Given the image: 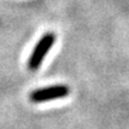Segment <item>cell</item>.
I'll list each match as a JSON object with an SVG mask.
<instances>
[{"label": "cell", "mask_w": 129, "mask_h": 129, "mask_svg": "<svg viewBox=\"0 0 129 129\" xmlns=\"http://www.w3.org/2000/svg\"><path fill=\"white\" fill-rule=\"evenodd\" d=\"M69 94V87L66 85H54L50 87L40 88L31 92L30 101L32 103H43L59 98H64Z\"/></svg>", "instance_id": "7a4b0ae2"}, {"label": "cell", "mask_w": 129, "mask_h": 129, "mask_svg": "<svg viewBox=\"0 0 129 129\" xmlns=\"http://www.w3.org/2000/svg\"><path fill=\"white\" fill-rule=\"evenodd\" d=\"M54 42H55V35L53 32H48V34H46L44 36L42 37L40 40V42L36 44L31 56H30V59H29V62H28L29 69L36 71V69L40 68L44 56H46V54L48 51L50 50V48L53 47Z\"/></svg>", "instance_id": "6da1fadb"}]
</instances>
